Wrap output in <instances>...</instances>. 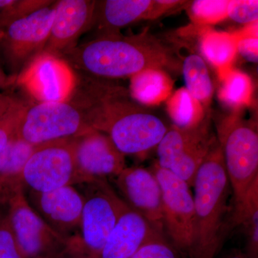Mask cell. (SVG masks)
Masks as SVG:
<instances>
[{"label":"cell","instance_id":"484cf974","mask_svg":"<svg viewBox=\"0 0 258 258\" xmlns=\"http://www.w3.org/2000/svg\"><path fill=\"white\" fill-rule=\"evenodd\" d=\"M49 0H0V26L53 4Z\"/></svg>","mask_w":258,"mask_h":258},{"label":"cell","instance_id":"2e32d148","mask_svg":"<svg viewBox=\"0 0 258 258\" xmlns=\"http://www.w3.org/2000/svg\"><path fill=\"white\" fill-rule=\"evenodd\" d=\"M75 154L78 169L88 181L115 177L126 167L124 154L108 136L98 131L77 137Z\"/></svg>","mask_w":258,"mask_h":258},{"label":"cell","instance_id":"d4e9b609","mask_svg":"<svg viewBox=\"0 0 258 258\" xmlns=\"http://www.w3.org/2000/svg\"><path fill=\"white\" fill-rule=\"evenodd\" d=\"M230 0H195L188 7V14L198 26H210L228 18Z\"/></svg>","mask_w":258,"mask_h":258},{"label":"cell","instance_id":"1f68e13d","mask_svg":"<svg viewBox=\"0 0 258 258\" xmlns=\"http://www.w3.org/2000/svg\"><path fill=\"white\" fill-rule=\"evenodd\" d=\"M185 1L179 0H153L152 6L146 17V20H154L160 18L169 10L184 4Z\"/></svg>","mask_w":258,"mask_h":258},{"label":"cell","instance_id":"e0dca14e","mask_svg":"<svg viewBox=\"0 0 258 258\" xmlns=\"http://www.w3.org/2000/svg\"><path fill=\"white\" fill-rule=\"evenodd\" d=\"M158 234L161 233L143 216L126 205L98 258H130L142 244Z\"/></svg>","mask_w":258,"mask_h":258},{"label":"cell","instance_id":"7a4b0ae2","mask_svg":"<svg viewBox=\"0 0 258 258\" xmlns=\"http://www.w3.org/2000/svg\"><path fill=\"white\" fill-rule=\"evenodd\" d=\"M191 188L196 240L190 258H215L224 240L232 196L217 139L199 168Z\"/></svg>","mask_w":258,"mask_h":258},{"label":"cell","instance_id":"ba28073f","mask_svg":"<svg viewBox=\"0 0 258 258\" xmlns=\"http://www.w3.org/2000/svg\"><path fill=\"white\" fill-rule=\"evenodd\" d=\"M150 169L161 186L164 234L174 249L190 258L196 240V217L191 187L157 163Z\"/></svg>","mask_w":258,"mask_h":258},{"label":"cell","instance_id":"e575fe53","mask_svg":"<svg viewBox=\"0 0 258 258\" xmlns=\"http://www.w3.org/2000/svg\"><path fill=\"white\" fill-rule=\"evenodd\" d=\"M224 258H249L248 256L247 255L246 253H242L241 252H233L228 255L227 257Z\"/></svg>","mask_w":258,"mask_h":258},{"label":"cell","instance_id":"277c9868","mask_svg":"<svg viewBox=\"0 0 258 258\" xmlns=\"http://www.w3.org/2000/svg\"><path fill=\"white\" fill-rule=\"evenodd\" d=\"M217 141L221 148L230 181L232 214L240 209L254 184L258 183L257 122L241 113H231L217 123Z\"/></svg>","mask_w":258,"mask_h":258},{"label":"cell","instance_id":"52a82bcc","mask_svg":"<svg viewBox=\"0 0 258 258\" xmlns=\"http://www.w3.org/2000/svg\"><path fill=\"white\" fill-rule=\"evenodd\" d=\"M76 139L38 144L24 168L23 189L46 192L62 186L88 182L76 164Z\"/></svg>","mask_w":258,"mask_h":258},{"label":"cell","instance_id":"ffe728a7","mask_svg":"<svg viewBox=\"0 0 258 258\" xmlns=\"http://www.w3.org/2000/svg\"><path fill=\"white\" fill-rule=\"evenodd\" d=\"M174 81L166 71L147 69L130 79L128 91L134 101L142 106H156L167 101Z\"/></svg>","mask_w":258,"mask_h":258},{"label":"cell","instance_id":"3957f363","mask_svg":"<svg viewBox=\"0 0 258 258\" xmlns=\"http://www.w3.org/2000/svg\"><path fill=\"white\" fill-rule=\"evenodd\" d=\"M168 128L160 118L137 103L128 93L108 101L96 125V131L108 136L125 156L145 155L157 148Z\"/></svg>","mask_w":258,"mask_h":258},{"label":"cell","instance_id":"d6986e66","mask_svg":"<svg viewBox=\"0 0 258 258\" xmlns=\"http://www.w3.org/2000/svg\"><path fill=\"white\" fill-rule=\"evenodd\" d=\"M37 146L16 137L0 153V189L9 201L23 189L24 168Z\"/></svg>","mask_w":258,"mask_h":258},{"label":"cell","instance_id":"836d02e7","mask_svg":"<svg viewBox=\"0 0 258 258\" xmlns=\"http://www.w3.org/2000/svg\"><path fill=\"white\" fill-rule=\"evenodd\" d=\"M15 81L14 76H8L0 67V89L8 90L10 88L14 87Z\"/></svg>","mask_w":258,"mask_h":258},{"label":"cell","instance_id":"8992f818","mask_svg":"<svg viewBox=\"0 0 258 258\" xmlns=\"http://www.w3.org/2000/svg\"><path fill=\"white\" fill-rule=\"evenodd\" d=\"M83 111L72 101L27 104L19 118L17 137L38 145L91 132Z\"/></svg>","mask_w":258,"mask_h":258},{"label":"cell","instance_id":"4316f807","mask_svg":"<svg viewBox=\"0 0 258 258\" xmlns=\"http://www.w3.org/2000/svg\"><path fill=\"white\" fill-rule=\"evenodd\" d=\"M257 21L246 25L243 28L233 32L237 42V54L244 60L257 62L258 59Z\"/></svg>","mask_w":258,"mask_h":258},{"label":"cell","instance_id":"8d00e7d4","mask_svg":"<svg viewBox=\"0 0 258 258\" xmlns=\"http://www.w3.org/2000/svg\"><path fill=\"white\" fill-rule=\"evenodd\" d=\"M8 202H9V200L7 198L4 192L2 191V189H0V205H6L8 203Z\"/></svg>","mask_w":258,"mask_h":258},{"label":"cell","instance_id":"44dd1931","mask_svg":"<svg viewBox=\"0 0 258 258\" xmlns=\"http://www.w3.org/2000/svg\"><path fill=\"white\" fill-rule=\"evenodd\" d=\"M199 45L203 57L217 70V74L232 68L237 55V42L232 32L203 27Z\"/></svg>","mask_w":258,"mask_h":258},{"label":"cell","instance_id":"ac0fdd59","mask_svg":"<svg viewBox=\"0 0 258 258\" xmlns=\"http://www.w3.org/2000/svg\"><path fill=\"white\" fill-rule=\"evenodd\" d=\"M153 0H106L96 1L93 26L101 35L118 34L120 29L145 20Z\"/></svg>","mask_w":258,"mask_h":258},{"label":"cell","instance_id":"f1b7e54d","mask_svg":"<svg viewBox=\"0 0 258 258\" xmlns=\"http://www.w3.org/2000/svg\"><path fill=\"white\" fill-rule=\"evenodd\" d=\"M130 258H178V256L165 236L158 234L142 244Z\"/></svg>","mask_w":258,"mask_h":258},{"label":"cell","instance_id":"9a60e30c","mask_svg":"<svg viewBox=\"0 0 258 258\" xmlns=\"http://www.w3.org/2000/svg\"><path fill=\"white\" fill-rule=\"evenodd\" d=\"M96 1L60 0L55 3V15L43 52L62 57L77 46L80 37L92 28Z\"/></svg>","mask_w":258,"mask_h":258},{"label":"cell","instance_id":"4dcf8cb0","mask_svg":"<svg viewBox=\"0 0 258 258\" xmlns=\"http://www.w3.org/2000/svg\"><path fill=\"white\" fill-rule=\"evenodd\" d=\"M25 106L0 119V153L4 150L10 141L17 137L19 118Z\"/></svg>","mask_w":258,"mask_h":258},{"label":"cell","instance_id":"cb8c5ba5","mask_svg":"<svg viewBox=\"0 0 258 258\" xmlns=\"http://www.w3.org/2000/svg\"><path fill=\"white\" fill-rule=\"evenodd\" d=\"M186 91L208 110L213 96L214 88L210 71L202 56L191 54L181 64Z\"/></svg>","mask_w":258,"mask_h":258},{"label":"cell","instance_id":"6da1fadb","mask_svg":"<svg viewBox=\"0 0 258 258\" xmlns=\"http://www.w3.org/2000/svg\"><path fill=\"white\" fill-rule=\"evenodd\" d=\"M76 71L109 81L129 79L147 69L177 71L172 51L148 32L134 36L101 35L62 57Z\"/></svg>","mask_w":258,"mask_h":258},{"label":"cell","instance_id":"d590c367","mask_svg":"<svg viewBox=\"0 0 258 258\" xmlns=\"http://www.w3.org/2000/svg\"><path fill=\"white\" fill-rule=\"evenodd\" d=\"M52 258H80L77 257V256H75L74 254L69 253V252L66 251V249H64L63 252H61V253L57 254V255L55 256V257Z\"/></svg>","mask_w":258,"mask_h":258},{"label":"cell","instance_id":"4fadbf2b","mask_svg":"<svg viewBox=\"0 0 258 258\" xmlns=\"http://www.w3.org/2000/svg\"><path fill=\"white\" fill-rule=\"evenodd\" d=\"M30 206L66 243L79 234L83 208L82 194L76 186L36 192L24 189Z\"/></svg>","mask_w":258,"mask_h":258},{"label":"cell","instance_id":"83f0119b","mask_svg":"<svg viewBox=\"0 0 258 258\" xmlns=\"http://www.w3.org/2000/svg\"><path fill=\"white\" fill-rule=\"evenodd\" d=\"M0 258H24L10 225L8 204L0 205Z\"/></svg>","mask_w":258,"mask_h":258},{"label":"cell","instance_id":"7402d4cb","mask_svg":"<svg viewBox=\"0 0 258 258\" xmlns=\"http://www.w3.org/2000/svg\"><path fill=\"white\" fill-rule=\"evenodd\" d=\"M218 98L232 113H239L252 101L253 86L248 75L233 67L218 74Z\"/></svg>","mask_w":258,"mask_h":258},{"label":"cell","instance_id":"9c48e42d","mask_svg":"<svg viewBox=\"0 0 258 258\" xmlns=\"http://www.w3.org/2000/svg\"><path fill=\"white\" fill-rule=\"evenodd\" d=\"M210 117L198 126L179 128L171 125L157 147V165L192 186L204 159L217 141Z\"/></svg>","mask_w":258,"mask_h":258},{"label":"cell","instance_id":"30bf717a","mask_svg":"<svg viewBox=\"0 0 258 258\" xmlns=\"http://www.w3.org/2000/svg\"><path fill=\"white\" fill-rule=\"evenodd\" d=\"M55 3L0 26V52L12 76H18L43 52L55 15Z\"/></svg>","mask_w":258,"mask_h":258},{"label":"cell","instance_id":"5b68a950","mask_svg":"<svg viewBox=\"0 0 258 258\" xmlns=\"http://www.w3.org/2000/svg\"><path fill=\"white\" fill-rule=\"evenodd\" d=\"M83 208L77 236L67 242L66 251L80 258H98L126 204L107 179L77 185Z\"/></svg>","mask_w":258,"mask_h":258},{"label":"cell","instance_id":"7c38bea8","mask_svg":"<svg viewBox=\"0 0 258 258\" xmlns=\"http://www.w3.org/2000/svg\"><path fill=\"white\" fill-rule=\"evenodd\" d=\"M8 208L10 225L24 258H52L66 249V241L30 206L24 189L10 199Z\"/></svg>","mask_w":258,"mask_h":258},{"label":"cell","instance_id":"f546056e","mask_svg":"<svg viewBox=\"0 0 258 258\" xmlns=\"http://www.w3.org/2000/svg\"><path fill=\"white\" fill-rule=\"evenodd\" d=\"M228 18L237 23L248 25L257 21V0H230Z\"/></svg>","mask_w":258,"mask_h":258},{"label":"cell","instance_id":"5bb4252c","mask_svg":"<svg viewBox=\"0 0 258 258\" xmlns=\"http://www.w3.org/2000/svg\"><path fill=\"white\" fill-rule=\"evenodd\" d=\"M114 181L120 197L132 210L143 216L154 230L165 235L163 225L162 194L151 169L125 167Z\"/></svg>","mask_w":258,"mask_h":258},{"label":"cell","instance_id":"8fae6325","mask_svg":"<svg viewBox=\"0 0 258 258\" xmlns=\"http://www.w3.org/2000/svg\"><path fill=\"white\" fill-rule=\"evenodd\" d=\"M77 83V74L62 57L42 52L15 76V86L36 103L68 101Z\"/></svg>","mask_w":258,"mask_h":258},{"label":"cell","instance_id":"603a6c76","mask_svg":"<svg viewBox=\"0 0 258 258\" xmlns=\"http://www.w3.org/2000/svg\"><path fill=\"white\" fill-rule=\"evenodd\" d=\"M166 110L173 125L179 128H195L210 117L203 105L185 88L171 93L166 101Z\"/></svg>","mask_w":258,"mask_h":258},{"label":"cell","instance_id":"d6a6232c","mask_svg":"<svg viewBox=\"0 0 258 258\" xmlns=\"http://www.w3.org/2000/svg\"><path fill=\"white\" fill-rule=\"evenodd\" d=\"M26 105L23 100L13 95L0 93V119Z\"/></svg>","mask_w":258,"mask_h":258}]
</instances>
